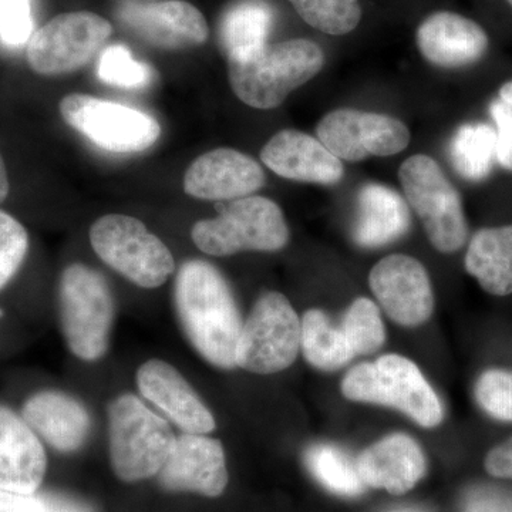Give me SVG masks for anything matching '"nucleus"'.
Here are the masks:
<instances>
[{"label": "nucleus", "mask_w": 512, "mask_h": 512, "mask_svg": "<svg viewBox=\"0 0 512 512\" xmlns=\"http://www.w3.org/2000/svg\"><path fill=\"white\" fill-rule=\"evenodd\" d=\"M175 311L185 336L212 366L237 367L241 313L227 279L210 262L187 261L175 278Z\"/></svg>", "instance_id": "1"}, {"label": "nucleus", "mask_w": 512, "mask_h": 512, "mask_svg": "<svg viewBox=\"0 0 512 512\" xmlns=\"http://www.w3.org/2000/svg\"><path fill=\"white\" fill-rule=\"evenodd\" d=\"M322 47L308 39L265 46L245 57L228 59L229 84L242 103L258 110L281 106L286 97L323 69Z\"/></svg>", "instance_id": "2"}, {"label": "nucleus", "mask_w": 512, "mask_h": 512, "mask_svg": "<svg viewBox=\"0 0 512 512\" xmlns=\"http://www.w3.org/2000/svg\"><path fill=\"white\" fill-rule=\"evenodd\" d=\"M109 440L111 466L126 483L157 476L177 443L167 419L128 393L110 403Z\"/></svg>", "instance_id": "3"}, {"label": "nucleus", "mask_w": 512, "mask_h": 512, "mask_svg": "<svg viewBox=\"0 0 512 512\" xmlns=\"http://www.w3.org/2000/svg\"><path fill=\"white\" fill-rule=\"evenodd\" d=\"M342 393L353 402L394 407L427 429L443 421L439 396L419 367L403 356L386 355L353 367L343 379Z\"/></svg>", "instance_id": "4"}, {"label": "nucleus", "mask_w": 512, "mask_h": 512, "mask_svg": "<svg viewBox=\"0 0 512 512\" xmlns=\"http://www.w3.org/2000/svg\"><path fill=\"white\" fill-rule=\"evenodd\" d=\"M59 311L63 336L74 356L96 362L106 355L114 323V298L103 275L83 264L64 269Z\"/></svg>", "instance_id": "5"}, {"label": "nucleus", "mask_w": 512, "mask_h": 512, "mask_svg": "<svg viewBox=\"0 0 512 512\" xmlns=\"http://www.w3.org/2000/svg\"><path fill=\"white\" fill-rule=\"evenodd\" d=\"M191 238L198 249L211 256L276 252L288 244L289 228L276 202L249 195L231 202L220 217L198 221L191 229Z\"/></svg>", "instance_id": "6"}, {"label": "nucleus", "mask_w": 512, "mask_h": 512, "mask_svg": "<svg viewBox=\"0 0 512 512\" xmlns=\"http://www.w3.org/2000/svg\"><path fill=\"white\" fill-rule=\"evenodd\" d=\"M90 244L104 264L140 288H158L174 274L170 248L130 215L99 218L90 228Z\"/></svg>", "instance_id": "7"}, {"label": "nucleus", "mask_w": 512, "mask_h": 512, "mask_svg": "<svg viewBox=\"0 0 512 512\" xmlns=\"http://www.w3.org/2000/svg\"><path fill=\"white\" fill-rule=\"evenodd\" d=\"M399 177L407 201L423 222L431 245L441 254L460 251L468 235L463 204L437 161L416 154L404 161Z\"/></svg>", "instance_id": "8"}, {"label": "nucleus", "mask_w": 512, "mask_h": 512, "mask_svg": "<svg viewBox=\"0 0 512 512\" xmlns=\"http://www.w3.org/2000/svg\"><path fill=\"white\" fill-rule=\"evenodd\" d=\"M302 322L282 293H264L242 325L237 366L256 375L288 369L301 350Z\"/></svg>", "instance_id": "9"}, {"label": "nucleus", "mask_w": 512, "mask_h": 512, "mask_svg": "<svg viewBox=\"0 0 512 512\" xmlns=\"http://www.w3.org/2000/svg\"><path fill=\"white\" fill-rule=\"evenodd\" d=\"M60 113L70 127L111 153H140L161 134L160 124L150 114L87 94L64 97Z\"/></svg>", "instance_id": "10"}, {"label": "nucleus", "mask_w": 512, "mask_h": 512, "mask_svg": "<svg viewBox=\"0 0 512 512\" xmlns=\"http://www.w3.org/2000/svg\"><path fill=\"white\" fill-rule=\"evenodd\" d=\"M109 20L92 12L56 16L36 30L28 45L30 69L43 76L72 73L89 63L110 39Z\"/></svg>", "instance_id": "11"}, {"label": "nucleus", "mask_w": 512, "mask_h": 512, "mask_svg": "<svg viewBox=\"0 0 512 512\" xmlns=\"http://www.w3.org/2000/svg\"><path fill=\"white\" fill-rule=\"evenodd\" d=\"M316 134L333 156L352 163L394 156L410 143L409 128L402 121L353 109L330 111L319 121Z\"/></svg>", "instance_id": "12"}, {"label": "nucleus", "mask_w": 512, "mask_h": 512, "mask_svg": "<svg viewBox=\"0 0 512 512\" xmlns=\"http://www.w3.org/2000/svg\"><path fill=\"white\" fill-rule=\"evenodd\" d=\"M369 285L384 312L399 325L414 328L433 315L430 276L413 256H386L370 271Z\"/></svg>", "instance_id": "13"}, {"label": "nucleus", "mask_w": 512, "mask_h": 512, "mask_svg": "<svg viewBox=\"0 0 512 512\" xmlns=\"http://www.w3.org/2000/svg\"><path fill=\"white\" fill-rule=\"evenodd\" d=\"M123 28L148 45L165 50L190 49L207 42L210 29L204 15L183 0L161 3L127 2L117 10Z\"/></svg>", "instance_id": "14"}, {"label": "nucleus", "mask_w": 512, "mask_h": 512, "mask_svg": "<svg viewBox=\"0 0 512 512\" xmlns=\"http://www.w3.org/2000/svg\"><path fill=\"white\" fill-rule=\"evenodd\" d=\"M157 476L165 490L220 497L228 485L224 447L207 434H181Z\"/></svg>", "instance_id": "15"}, {"label": "nucleus", "mask_w": 512, "mask_h": 512, "mask_svg": "<svg viewBox=\"0 0 512 512\" xmlns=\"http://www.w3.org/2000/svg\"><path fill=\"white\" fill-rule=\"evenodd\" d=\"M136 379L141 396L184 433L210 434L217 427L210 409L170 363L148 360L137 370Z\"/></svg>", "instance_id": "16"}, {"label": "nucleus", "mask_w": 512, "mask_h": 512, "mask_svg": "<svg viewBox=\"0 0 512 512\" xmlns=\"http://www.w3.org/2000/svg\"><path fill=\"white\" fill-rule=\"evenodd\" d=\"M265 185V173L254 158L232 150L215 148L198 157L184 177V191L198 200H239Z\"/></svg>", "instance_id": "17"}, {"label": "nucleus", "mask_w": 512, "mask_h": 512, "mask_svg": "<svg viewBox=\"0 0 512 512\" xmlns=\"http://www.w3.org/2000/svg\"><path fill=\"white\" fill-rule=\"evenodd\" d=\"M262 163L279 177L299 183L338 184L345 167L318 138L298 130L276 133L261 151Z\"/></svg>", "instance_id": "18"}, {"label": "nucleus", "mask_w": 512, "mask_h": 512, "mask_svg": "<svg viewBox=\"0 0 512 512\" xmlns=\"http://www.w3.org/2000/svg\"><path fill=\"white\" fill-rule=\"evenodd\" d=\"M47 457L40 437L19 414L0 406V491L26 494L39 490Z\"/></svg>", "instance_id": "19"}, {"label": "nucleus", "mask_w": 512, "mask_h": 512, "mask_svg": "<svg viewBox=\"0 0 512 512\" xmlns=\"http://www.w3.org/2000/svg\"><path fill=\"white\" fill-rule=\"evenodd\" d=\"M417 47L434 66L456 69L478 62L488 47L484 29L453 12H437L417 29Z\"/></svg>", "instance_id": "20"}, {"label": "nucleus", "mask_w": 512, "mask_h": 512, "mask_svg": "<svg viewBox=\"0 0 512 512\" xmlns=\"http://www.w3.org/2000/svg\"><path fill=\"white\" fill-rule=\"evenodd\" d=\"M366 487L394 495L406 494L426 473L419 444L406 434H392L366 448L356 461Z\"/></svg>", "instance_id": "21"}, {"label": "nucleus", "mask_w": 512, "mask_h": 512, "mask_svg": "<svg viewBox=\"0 0 512 512\" xmlns=\"http://www.w3.org/2000/svg\"><path fill=\"white\" fill-rule=\"evenodd\" d=\"M22 417L40 439L60 453L79 450L89 437L92 419L79 400L43 390L26 400Z\"/></svg>", "instance_id": "22"}, {"label": "nucleus", "mask_w": 512, "mask_h": 512, "mask_svg": "<svg viewBox=\"0 0 512 512\" xmlns=\"http://www.w3.org/2000/svg\"><path fill=\"white\" fill-rule=\"evenodd\" d=\"M410 227V212L399 192L369 183L357 195L353 238L365 248H379L402 238Z\"/></svg>", "instance_id": "23"}, {"label": "nucleus", "mask_w": 512, "mask_h": 512, "mask_svg": "<svg viewBox=\"0 0 512 512\" xmlns=\"http://www.w3.org/2000/svg\"><path fill=\"white\" fill-rule=\"evenodd\" d=\"M468 274L491 295L512 293V225L478 231L468 245Z\"/></svg>", "instance_id": "24"}, {"label": "nucleus", "mask_w": 512, "mask_h": 512, "mask_svg": "<svg viewBox=\"0 0 512 512\" xmlns=\"http://www.w3.org/2000/svg\"><path fill=\"white\" fill-rule=\"evenodd\" d=\"M274 19V9L265 0H239L231 6L221 22V42L228 59L265 47Z\"/></svg>", "instance_id": "25"}, {"label": "nucleus", "mask_w": 512, "mask_h": 512, "mask_svg": "<svg viewBox=\"0 0 512 512\" xmlns=\"http://www.w3.org/2000/svg\"><path fill=\"white\" fill-rule=\"evenodd\" d=\"M301 349L313 367L325 372L338 370L355 357L342 329L333 326L318 309L303 315Z\"/></svg>", "instance_id": "26"}, {"label": "nucleus", "mask_w": 512, "mask_h": 512, "mask_svg": "<svg viewBox=\"0 0 512 512\" xmlns=\"http://www.w3.org/2000/svg\"><path fill=\"white\" fill-rule=\"evenodd\" d=\"M497 158V133L484 123L464 124L450 143V160L461 177L468 181L484 180Z\"/></svg>", "instance_id": "27"}, {"label": "nucleus", "mask_w": 512, "mask_h": 512, "mask_svg": "<svg viewBox=\"0 0 512 512\" xmlns=\"http://www.w3.org/2000/svg\"><path fill=\"white\" fill-rule=\"evenodd\" d=\"M306 466L323 487L343 497L365 493L366 485L357 471L356 463L340 448L316 444L306 451Z\"/></svg>", "instance_id": "28"}, {"label": "nucleus", "mask_w": 512, "mask_h": 512, "mask_svg": "<svg viewBox=\"0 0 512 512\" xmlns=\"http://www.w3.org/2000/svg\"><path fill=\"white\" fill-rule=\"evenodd\" d=\"M309 26L326 35H348L359 26V0H289Z\"/></svg>", "instance_id": "29"}, {"label": "nucleus", "mask_w": 512, "mask_h": 512, "mask_svg": "<svg viewBox=\"0 0 512 512\" xmlns=\"http://www.w3.org/2000/svg\"><path fill=\"white\" fill-rule=\"evenodd\" d=\"M340 329L355 356L376 352L386 339L379 308L367 298L356 299L350 305Z\"/></svg>", "instance_id": "30"}, {"label": "nucleus", "mask_w": 512, "mask_h": 512, "mask_svg": "<svg viewBox=\"0 0 512 512\" xmlns=\"http://www.w3.org/2000/svg\"><path fill=\"white\" fill-rule=\"evenodd\" d=\"M97 73L101 82L120 89H144L153 80L150 66L134 60L130 50L121 45L107 47L101 53Z\"/></svg>", "instance_id": "31"}, {"label": "nucleus", "mask_w": 512, "mask_h": 512, "mask_svg": "<svg viewBox=\"0 0 512 512\" xmlns=\"http://www.w3.org/2000/svg\"><path fill=\"white\" fill-rule=\"evenodd\" d=\"M28 249L29 235L25 227L0 210V291L18 274Z\"/></svg>", "instance_id": "32"}, {"label": "nucleus", "mask_w": 512, "mask_h": 512, "mask_svg": "<svg viewBox=\"0 0 512 512\" xmlns=\"http://www.w3.org/2000/svg\"><path fill=\"white\" fill-rule=\"evenodd\" d=\"M0 512H97L92 505L70 495L33 491L3 493L0 491Z\"/></svg>", "instance_id": "33"}, {"label": "nucleus", "mask_w": 512, "mask_h": 512, "mask_svg": "<svg viewBox=\"0 0 512 512\" xmlns=\"http://www.w3.org/2000/svg\"><path fill=\"white\" fill-rule=\"evenodd\" d=\"M478 403L494 419L512 421V373L488 370L478 379Z\"/></svg>", "instance_id": "34"}, {"label": "nucleus", "mask_w": 512, "mask_h": 512, "mask_svg": "<svg viewBox=\"0 0 512 512\" xmlns=\"http://www.w3.org/2000/svg\"><path fill=\"white\" fill-rule=\"evenodd\" d=\"M33 25L32 0H0V40L6 46L26 45Z\"/></svg>", "instance_id": "35"}, {"label": "nucleus", "mask_w": 512, "mask_h": 512, "mask_svg": "<svg viewBox=\"0 0 512 512\" xmlns=\"http://www.w3.org/2000/svg\"><path fill=\"white\" fill-rule=\"evenodd\" d=\"M491 116L497 124V160L512 170V107L504 101H494Z\"/></svg>", "instance_id": "36"}, {"label": "nucleus", "mask_w": 512, "mask_h": 512, "mask_svg": "<svg viewBox=\"0 0 512 512\" xmlns=\"http://www.w3.org/2000/svg\"><path fill=\"white\" fill-rule=\"evenodd\" d=\"M464 512H512V497L493 490L474 491Z\"/></svg>", "instance_id": "37"}, {"label": "nucleus", "mask_w": 512, "mask_h": 512, "mask_svg": "<svg viewBox=\"0 0 512 512\" xmlns=\"http://www.w3.org/2000/svg\"><path fill=\"white\" fill-rule=\"evenodd\" d=\"M484 466L490 476L512 478V437L487 454Z\"/></svg>", "instance_id": "38"}, {"label": "nucleus", "mask_w": 512, "mask_h": 512, "mask_svg": "<svg viewBox=\"0 0 512 512\" xmlns=\"http://www.w3.org/2000/svg\"><path fill=\"white\" fill-rule=\"evenodd\" d=\"M9 195V178L8 171H6L5 161H3L2 154H0V204L8 198Z\"/></svg>", "instance_id": "39"}, {"label": "nucleus", "mask_w": 512, "mask_h": 512, "mask_svg": "<svg viewBox=\"0 0 512 512\" xmlns=\"http://www.w3.org/2000/svg\"><path fill=\"white\" fill-rule=\"evenodd\" d=\"M501 101L512 107V82L505 83L500 90Z\"/></svg>", "instance_id": "40"}, {"label": "nucleus", "mask_w": 512, "mask_h": 512, "mask_svg": "<svg viewBox=\"0 0 512 512\" xmlns=\"http://www.w3.org/2000/svg\"><path fill=\"white\" fill-rule=\"evenodd\" d=\"M507 2L512 6V0H507Z\"/></svg>", "instance_id": "41"}, {"label": "nucleus", "mask_w": 512, "mask_h": 512, "mask_svg": "<svg viewBox=\"0 0 512 512\" xmlns=\"http://www.w3.org/2000/svg\"><path fill=\"white\" fill-rule=\"evenodd\" d=\"M399 512H417V511H399Z\"/></svg>", "instance_id": "42"}]
</instances>
